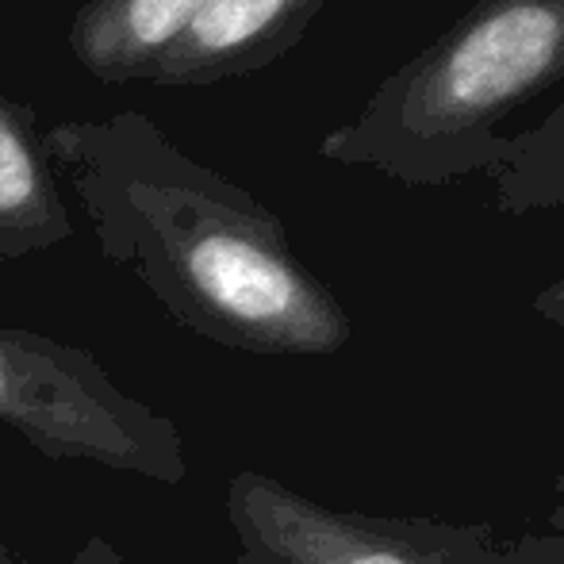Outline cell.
Wrapping results in <instances>:
<instances>
[{"label": "cell", "mask_w": 564, "mask_h": 564, "mask_svg": "<svg viewBox=\"0 0 564 564\" xmlns=\"http://www.w3.org/2000/svg\"><path fill=\"white\" fill-rule=\"evenodd\" d=\"M105 261L134 273L193 335L261 357H330L346 307L292 250L273 208L177 147L150 116L58 119L43 131Z\"/></svg>", "instance_id": "1"}, {"label": "cell", "mask_w": 564, "mask_h": 564, "mask_svg": "<svg viewBox=\"0 0 564 564\" xmlns=\"http://www.w3.org/2000/svg\"><path fill=\"white\" fill-rule=\"evenodd\" d=\"M561 82L564 0H476L323 134L319 158L411 188L457 185L496 170L499 123Z\"/></svg>", "instance_id": "2"}, {"label": "cell", "mask_w": 564, "mask_h": 564, "mask_svg": "<svg viewBox=\"0 0 564 564\" xmlns=\"http://www.w3.org/2000/svg\"><path fill=\"white\" fill-rule=\"evenodd\" d=\"M0 423L51 460L185 484L188 453L181 431L127 395L82 346L0 323Z\"/></svg>", "instance_id": "3"}, {"label": "cell", "mask_w": 564, "mask_h": 564, "mask_svg": "<svg viewBox=\"0 0 564 564\" xmlns=\"http://www.w3.org/2000/svg\"><path fill=\"white\" fill-rule=\"evenodd\" d=\"M227 519L242 564H514L519 538L491 527L338 511L265 473L227 488Z\"/></svg>", "instance_id": "4"}, {"label": "cell", "mask_w": 564, "mask_h": 564, "mask_svg": "<svg viewBox=\"0 0 564 564\" xmlns=\"http://www.w3.org/2000/svg\"><path fill=\"white\" fill-rule=\"evenodd\" d=\"M327 0H204L188 31L162 54L150 85L193 89L258 74L292 51Z\"/></svg>", "instance_id": "5"}, {"label": "cell", "mask_w": 564, "mask_h": 564, "mask_svg": "<svg viewBox=\"0 0 564 564\" xmlns=\"http://www.w3.org/2000/svg\"><path fill=\"white\" fill-rule=\"evenodd\" d=\"M74 238L35 112L0 89V265Z\"/></svg>", "instance_id": "6"}, {"label": "cell", "mask_w": 564, "mask_h": 564, "mask_svg": "<svg viewBox=\"0 0 564 564\" xmlns=\"http://www.w3.org/2000/svg\"><path fill=\"white\" fill-rule=\"evenodd\" d=\"M204 0H85L66 31L77 66L100 85L150 82Z\"/></svg>", "instance_id": "7"}, {"label": "cell", "mask_w": 564, "mask_h": 564, "mask_svg": "<svg viewBox=\"0 0 564 564\" xmlns=\"http://www.w3.org/2000/svg\"><path fill=\"white\" fill-rule=\"evenodd\" d=\"M491 177L503 216L564 208V97L534 127L503 134Z\"/></svg>", "instance_id": "8"}, {"label": "cell", "mask_w": 564, "mask_h": 564, "mask_svg": "<svg viewBox=\"0 0 564 564\" xmlns=\"http://www.w3.org/2000/svg\"><path fill=\"white\" fill-rule=\"evenodd\" d=\"M514 564H564V534H542V530L519 534Z\"/></svg>", "instance_id": "9"}, {"label": "cell", "mask_w": 564, "mask_h": 564, "mask_svg": "<svg viewBox=\"0 0 564 564\" xmlns=\"http://www.w3.org/2000/svg\"><path fill=\"white\" fill-rule=\"evenodd\" d=\"M534 312L542 315L545 323L564 330V276H557L553 284H545L542 292L534 296Z\"/></svg>", "instance_id": "10"}, {"label": "cell", "mask_w": 564, "mask_h": 564, "mask_svg": "<svg viewBox=\"0 0 564 564\" xmlns=\"http://www.w3.org/2000/svg\"><path fill=\"white\" fill-rule=\"evenodd\" d=\"M74 564H127V561L119 557V553L108 542H100V538H89V542H85V550L74 557Z\"/></svg>", "instance_id": "11"}]
</instances>
